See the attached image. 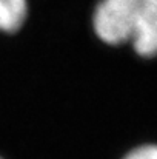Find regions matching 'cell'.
<instances>
[{
  "label": "cell",
  "mask_w": 157,
  "mask_h": 159,
  "mask_svg": "<svg viewBox=\"0 0 157 159\" xmlns=\"http://www.w3.org/2000/svg\"><path fill=\"white\" fill-rule=\"evenodd\" d=\"M0 159H3V158H2V156H0Z\"/></svg>",
  "instance_id": "obj_4"
},
{
  "label": "cell",
  "mask_w": 157,
  "mask_h": 159,
  "mask_svg": "<svg viewBox=\"0 0 157 159\" xmlns=\"http://www.w3.org/2000/svg\"><path fill=\"white\" fill-rule=\"evenodd\" d=\"M93 30L108 45L129 42L140 57H157V0H99Z\"/></svg>",
  "instance_id": "obj_1"
},
{
  "label": "cell",
  "mask_w": 157,
  "mask_h": 159,
  "mask_svg": "<svg viewBox=\"0 0 157 159\" xmlns=\"http://www.w3.org/2000/svg\"><path fill=\"white\" fill-rule=\"evenodd\" d=\"M123 159H157V144H143L131 152H128Z\"/></svg>",
  "instance_id": "obj_3"
},
{
  "label": "cell",
  "mask_w": 157,
  "mask_h": 159,
  "mask_svg": "<svg viewBox=\"0 0 157 159\" xmlns=\"http://www.w3.org/2000/svg\"><path fill=\"white\" fill-rule=\"evenodd\" d=\"M29 14L28 0H0V33L15 34L26 23Z\"/></svg>",
  "instance_id": "obj_2"
}]
</instances>
